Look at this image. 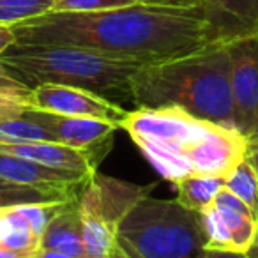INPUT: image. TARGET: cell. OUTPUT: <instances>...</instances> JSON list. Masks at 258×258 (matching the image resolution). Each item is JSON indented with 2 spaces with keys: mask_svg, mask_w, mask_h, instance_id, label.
I'll use <instances>...</instances> for the list:
<instances>
[{
  "mask_svg": "<svg viewBox=\"0 0 258 258\" xmlns=\"http://www.w3.org/2000/svg\"><path fill=\"white\" fill-rule=\"evenodd\" d=\"M80 193H66L57 189H41L32 186H16L11 189H0V209L18 207L25 204H50V202H64Z\"/></svg>",
  "mask_w": 258,
  "mask_h": 258,
  "instance_id": "19",
  "label": "cell"
},
{
  "mask_svg": "<svg viewBox=\"0 0 258 258\" xmlns=\"http://www.w3.org/2000/svg\"><path fill=\"white\" fill-rule=\"evenodd\" d=\"M140 0H53L55 13H96L133 6Z\"/></svg>",
  "mask_w": 258,
  "mask_h": 258,
  "instance_id": "22",
  "label": "cell"
},
{
  "mask_svg": "<svg viewBox=\"0 0 258 258\" xmlns=\"http://www.w3.org/2000/svg\"><path fill=\"white\" fill-rule=\"evenodd\" d=\"M110 258H140V256H138V254L129 247L127 242H124L120 237H117L113 247H111Z\"/></svg>",
  "mask_w": 258,
  "mask_h": 258,
  "instance_id": "25",
  "label": "cell"
},
{
  "mask_svg": "<svg viewBox=\"0 0 258 258\" xmlns=\"http://www.w3.org/2000/svg\"><path fill=\"white\" fill-rule=\"evenodd\" d=\"M16 43L15 30L11 25H0V55L4 53L9 46Z\"/></svg>",
  "mask_w": 258,
  "mask_h": 258,
  "instance_id": "26",
  "label": "cell"
},
{
  "mask_svg": "<svg viewBox=\"0 0 258 258\" xmlns=\"http://www.w3.org/2000/svg\"><path fill=\"white\" fill-rule=\"evenodd\" d=\"M23 117L46 129L53 142L90 152L99 163L111 151L115 133L117 129H120L115 122L85 117H66L30 108L23 111Z\"/></svg>",
  "mask_w": 258,
  "mask_h": 258,
  "instance_id": "8",
  "label": "cell"
},
{
  "mask_svg": "<svg viewBox=\"0 0 258 258\" xmlns=\"http://www.w3.org/2000/svg\"><path fill=\"white\" fill-rule=\"evenodd\" d=\"M64 202H50V204H25V205H18V209H20V212L27 218V221L30 223V226H32L34 232H36L39 237H43L48 223H50L51 218L57 214L58 209H60V205L64 204Z\"/></svg>",
  "mask_w": 258,
  "mask_h": 258,
  "instance_id": "23",
  "label": "cell"
},
{
  "mask_svg": "<svg viewBox=\"0 0 258 258\" xmlns=\"http://www.w3.org/2000/svg\"><path fill=\"white\" fill-rule=\"evenodd\" d=\"M30 87L41 83L80 87L115 103L131 101V78L142 64L85 48L53 44H13L0 55Z\"/></svg>",
  "mask_w": 258,
  "mask_h": 258,
  "instance_id": "4",
  "label": "cell"
},
{
  "mask_svg": "<svg viewBox=\"0 0 258 258\" xmlns=\"http://www.w3.org/2000/svg\"><path fill=\"white\" fill-rule=\"evenodd\" d=\"M0 258H34V254H23V253H16V251H9L6 247H0Z\"/></svg>",
  "mask_w": 258,
  "mask_h": 258,
  "instance_id": "29",
  "label": "cell"
},
{
  "mask_svg": "<svg viewBox=\"0 0 258 258\" xmlns=\"http://www.w3.org/2000/svg\"><path fill=\"white\" fill-rule=\"evenodd\" d=\"M30 110L48 111V113L66 115V117H85L115 122L120 127V120L127 110L115 101L94 94L80 87L58 85V83H41L32 89Z\"/></svg>",
  "mask_w": 258,
  "mask_h": 258,
  "instance_id": "9",
  "label": "cell"
},
{
  "mask_svg": "<svg viewBox=\"0 0 258 258\" xmlns=\"http://www.w3.org/2000/svg\"><path fill=\"white\" fill-rule=\"evenodd\" d=\"M120 129L170 184L187 175L226 179L247 156V138L237 129L180 108H137L125 113Z\"/></svg>",
  "mask_w": 258,
  "mask_h": 258,
  "instance_id": "2",
  "label": "cell"
},
{
  "mask_svg": "<svg viewBox=\"0 0 258 258\" xmlns=\"http://www.w3.org/2000/svg\"><path fill=\"white\" fill-rule=\"evenodd\" d=\"M43 249L58 251L76 258H87L82 233V218L78 209V197L69 198L60 205L41 237Z\"/></svg>",
  "mask_w": 258,
  "mask_h": 258,
  "instance_id": "13",
  "label": "cell"
},
{
  "mask_svg": "<svg viewBox=\"0 0 258 258\" xmlns=\"http://www.w3.org/2000/svg\"><path fill=\"white\" fill-rule=\"evenodd\" d=\"M32 89L0 60V118L20 117L32 103Z\"/></svg>",
  "mask_w": 258,
  "mask_h": 258,
  "instance_id": "17",
  "label": "cell"
},
{
  "mask_svg": "<svg viewBox=\"0 0 258 258\" xmlns=\"http://www.w3.org/2000/svg\"><path fill=\"white\" fill-rule=\"evenodd\" d=\"M144 4L159 6V8H173V9H195L200 8L202 0H142Z\"/></svg>",
  "mask_w": 258,
  "mask_h": 258,
  "instance_id": "24",
  "label": "cell"
},
{
  "mask_svg": "<svg viewBox=\"0 0 258 258\" xmlns=\"http://www.w3.org/2000/svg\"><path fill=\"white\" fill-rule=\"evenodd\" d=\"M247 154H258V137L247 140Z\"/></svg>",
  "mask_w": 258,
  "mask_h": 258,
  "instance_id": "30",
  "label": "cell"
},
{
  "mask_svg": "<svg viewBox=\"0 0 258 258\" xmlns=\"http://www.w3.org/2000/svg\"><path fill=\"white\" fill-rule=\"evenodd\" d=\"M246 158L249 159L251 165L254 166V170H256V173H258V154H247Z\"/></svg>",
  "mask_w": 258,
  "mask_h": 258,
  "instance_id": "33",
  "label": "cell"
},
{
  "mask_svg": "<svg viewBox=\"0 0 258 258\" xmlns=\"http://www.w3.org/2000/svg\"><path fill=\"white\" fill-rule=\"evenodd\" d=\"M90 175L92 173L51 168V166L20 158V156L0 152V179L13 184H20V186L80 193Z\"/></svg>",
  "mask_w": 258,
  "mask_h": 258,
  "instance_id": "10",
  "label": "cell"
},
{
  "mask_svg": "<svg viewBox=\"0 0 258 258\" xmlns=\"http://www.w3.org/2000/svg\"><path fill=\"white\" fill-rule=\"evenodd\" d=\"M247 258H258V235H256V240L253 242V246L249 247V251H247Z\"/></svg>",
  "mask_w": 258,
  "mask_h": 258,
  "instance_id": "31",
  "label": "cell"
},
{
  "mask_svg": "<svg viewBox=\"0 0 258 258\" xmlns=\"http://www.w3.org/2000/svg\"><path fill=\"white\" fill-rule=\"evenodd\" d=\"M230 57L233 125L242 137H258V34L226 43Z\"/></svg>",
  "mask_w": 258,
  "mask_h": 258,
  "instance_id": "7",
  "label": "cell"
},
{
  "mask_svg": "<svg viewBox=\"0 0 258 258\" xmlns=\"http://www.w3.org/2000/svg\"><path fill=\"white\" fill-rule=\"evenodd\" d=\"M16 44L85 48L142 66L193 53L211 44L200 8L137 2L96 13H46L11 25Z\"/></svg>",
  "mask_w": 258,
  "mask_h": 258,
  "instance_id": "1",
  "label": "cell"
},
{
  "mask_svg": "<svg viewBox=\"0 0 258 258\" xmlns=\"http://www.w3.org/2000/svg\"><path fill=\"white\" fill-rule=\"evenodd\" d=\"M53 11V0H0V25H16Z\"/></svg>",
  "mask_w": 258,
  "mask_h": 258,
  "instance_id": "20",
  "label": "cell"
},
{
  "mask_svg": "<svg viewBox=\"0 0 258 258\" xmlns=\"http://www.w3.org/2000/svg\"><path fill=\"white\" fill-rule=\"evenodd\" d=\"M118 237L140 258H205V242L197 212L177 200L144 198L124 218Z\"/></svg>",
  "mask_w": 258,
  "mask_h": 258,
  "instance_id": "5",
  "label": "cell"
},
{
  "mask_svg": "<svg viewBox=\"0 0 258 258\" xmlns=\"http://www.w3.org/2000/svg\"><path fill=\"white\" fill-rule=\"evenodd\" d=\"M34 258H76V256H71V254H64V253H58V251L43 249V247H39V249H37V253L34 254Z\"/></svg>",
  "mask_w": 258,
  "mask_h": 258,
  "instance_id": "28",
  "label": "cell"
},
{
  "mask_svg": "<svg viewBox=\"0 0 258 258\" xmlns=\"http://www.w3.org/2000/svg\"><path fill=\"white\" fill-rule=\"evenodd\" d=\"M232 237L233 251L235 253H247L258 235V221L246 204L239 200L233 193H230L226 187H223L216 195L212 202Z\"/></svg>",
  "mask_w": 258,
  "mask_h": 258,
  "instance_id": "14",
  "label": "cell"
},
{
  "mask_svg": "<svg viewBox=\"0 0 258 258\" xmlns=\"http://www.w3.org/2000/svg\"><path fill=\"white\" fill-rule=\"evenodd\" d=\"M154 186H138L99 172L87 179L78 195L87 258H110L120 223L135 205L151 197Z\"/></svg>",
  "mask_w": 258,
  "mask_h": 258,
  "instance_id": "6",
  "label": "cell"
},
{
  "mask_svg": "<svg viewBox=\"0 0 258 258\" xmlns=\"http://www.w3.org/2000/svg\"><path fill=\"white\" fill-rule=\"evenodd\" d=\"M225 187L239 198L258 221V173L249 159H244L225 179Z\"/></svg>",
  "mask_w": 258,
  "mask_h": 258,
  "instance_id": "18",
  "label": "cell"
},
{
  "mask_svg": "<svg viewBox=\"0 0 258 258\" xmlns=\"http://www.w3.org/2000/svg\"><path fill=\"white\" fill-rule=\"evenodd\" d=\"M200 9L212 43L258 34V0H202Z\"/></svg>",
  "mask_w": 258,
  "mask_h": 258,
  "instance_id": "11",
  "label": "cell"
},
{
  "mask_svg": "<svg viewBox=\"0 0 258 258\" xmlns=\"http://www.w3.org/2000/svg\"><path fill=\"white\" fill-rule=\"evenodd\" d=\"M205 258H247V254L246 253H235V251L205 249Z\"/></svg>",
  "mask_w": 258,
  "mask_h": 258,
  "instance_id": "27",
  "label": "cell"
},
{
  "mask_svg": "<svg viewBox=\"0 0 258 258\" xmlns=\"http://www.w3.org/2000/svg\"><path fill=\"white\" fill-rule=\"evenodd\" d=\"M230 75L226 44L211 43L193 53L138 68L131 78V103L137 108H180L235 129Z\"/></svg>",
  "mask_w": 258,
  "mask_h": 258,
  "instance_id": "3",
  "label": "cell"
},
{
  "mask_svg": "<svg viewBox=\"0 0 258 258\" xmlns=\"http://www.w3.org/2000/svg\"><path fill=\"white\" fill-rule=\"evenodd\" d=\"M0 247L23 254H36L41 247V237L18 207L0 209Z\"/></svg>",
  "mask_w": 258,
  "mask_h": 258,
  "instance_id": "15",
  "label": "cell"
},
{
  "mask_svg": "<svg viewBox=\"0 0 258 258\" xmlns=\"http://www.w3.org/2000/svg\"><path fill=\"white\" fill-rule=\"evenodd\" d=\"M16 186H20V184H13L4 179H0V189H11V187H16Z\"/></svg>",
  "mask_w": 258,
  "mask_h": 258,
  "instance_id": "32",
  "label": "cell"
},
{
  "mask_svg": "<svg viewBox=\"0 0 258 258\" xmlns=\"http://www.w3.org/2000/svg\"><path fill=\"white\" fill-rule=\"evenodd\" d=\"M177 191L175 200L191 212H202L212 205L216 195L225 187V177L187 175L173 182Z\"/></svg>",
  "mask_w": 258,
  "mask_h": 258,
  "instance_id": "16",
  "label": "cell"
},
{
  "mask_svg": "<svg viewBox=\"0 0 258 258\" xmlns=\"http://www.w3.org/2000/svg\"><path fill=\"white\" fill-rule=\"evenodd\" d=\"M140 2H142V0H140Z\"/></svg>",
  "mask_w": 258,
  "mask_h": 258,
  "instance_id": "34",
  "label": "cell"
},
{
  "mask_svg": "<svg viewBox=\"0 0 258 258\" xmlns=\"http://www.w3.org/2000/svg\"><path fill=\"white\" fill-rule=\"evenodd\" d=\"M198 221H200L202 232H204L207 249H221V251H233L232 237L219 216L218 209L214 205H209L202 212H198Z\"/></svg>",
  "mask_w": 258,
  "mask_h": 258,
  "instance_id": "21",
  "label": "cell"
},
{
  "mask_svg": "<svg viewBox=\"0 0 258 258\" xmlns=\"http://www.w3.org/2000/svg\"><path fill=\"white\" fill-rule=\"evenodd\" d=\"M0 152L20 156V158L51 166V168L73 170V172L82 173H94L97 172V166H99V161L90 152L50 140L0 144Z\"/></svg>",
  "mask_w": 258,
  "mask_h": 258,
  "instance_id": "12",
  "label": "cell"
}]
</instances>
